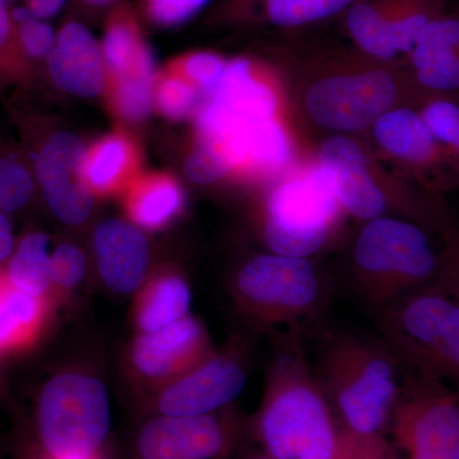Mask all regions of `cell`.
<instances>
[{"label":"cell","mask_w":459,"mask_h":459,"mask_svg":"<svg viewBox=\"0 0 459 459\" xmlns=\"http://www.w3.org/2000/svg\"><path fill=\"white\" fill-rule=\"evenodd\" d=\"M210 0H143L151 21L160 26H175L198 13Z\"/></svg>","instance_id":"d590c367"},{"label":"cell","mask_w":459,"mask_h":459,"mask_svg":"<svg viewBox=\"0 0 459 459\" xmlns=\"http://www.w3.org/2000/svg\"><path fill=\"white\" fill-rule=\"evenodd\" d=\"M40 316V298L27 294L0 277V351L30 336Z\"/></svg>","instance_id":"603a6c76"},{"label":"cell","mask_w":459,"mask_h":459,"mask_svg":"<svg viewBox=\"0 0 459 459\" xmlns=\"http://www.w3.org/2000/svg\"><path fill=\"white\" fill-rule=\"evenodd\" d=\"M338 204L319 170L274 190L268 202L264 240L273 255L307 258L327 240Z\"/></svg>","instance_id":"ba28073f"},{"label":"cell","mask_w":459,"mask_h":459,"mask_svg":"<svg viewBox=\"0 0 459 459\" xmlns=\"http://www.w3.org/2000/svg\"><path fill=\"white\" fill-rule=\"evenodd\" d=\"M96 258L102 280L117 294H132L146 279L150 249L140 229L122 220L100 223Z\"/></svg>","instance_id":"2e32d148"},{"label":"cell","mask_w":459,"mask_h":459,"mask_svg":"<svg viewBox=\"0 0 459 459\" xmlns=\"http://www.w3.org/2000/svg\"><path fill=\"white\" fill-rule=\"evenodd\" d=\"M0 2H3L5 4V3L9 2V0H0Z\"/></svg>","instance_id":"f6af8a7d"},{"label":"cell","mask_w":459,"mask_h":459,"mask_svg":"<svg viewBox=\"0 0 459 459\" xmlns=\"http://www.w3.org/2000/svg\"><path fill=\"white\" fill-rule=\"evenodd\" d=\"M355 263L360 274L358 289L377 309L429 286L439 265L422 230L385 217L370 220L362 230Z\"/></svg>","instance_id":"5b68a950"},{"label":"cell","mask_w":459,"mask_h":459,"mask_svg":"<svg viewBox=\"0 0 459 459\" xmlns=\"http://www.w3.org/2000/svg\"><path fill=\"white\" fill-rule=\"evenodd\" d=\"M192 303V294L186 281L177 276L161 277L148 290L138 313L142 333L172 325L186 318Z\"/></svg>","instance_id":"d6986e66"},{"label":"cell","mask_w":459,"mask_h":459,"mask_svg":"<svg viewBox=\"0 0 459 459\" xmlns=\"http://www.w3.org/2000/svg\"><path fill=\"white\" fill-rule=\"evenodd\" d=\"M111 429L107 388L96 377L60 374L45 385L35 412L39 449L54 458L99 455Z\"/></svg>","instance_id":"277c9868"},{"label":"cell","mask_w":459,"mask_h":459,"mask_svg":"<svg viewBox=\"0 0 459 459\" xmlns=\"http://www.w3.org/2000/svg\"><path fill=\"white\" fill-rule=\"evenodd\" d=\"M225 425L212 415H157L134 440L137 459H214L228 446Z\"/></svg>","instance_id":"7c38bea8"},{"label":"cell","mask_w":459,"mask_h":459,"mask_svg":"<svg viewBox=\"0 0 459 459\" xmlns=\"http://www.w3.org/2000/svg\"><path fill=\"white\" fill-rule=\"evenodd\" d=\"M231 169V165L219 150L202 142H199L198 147L193 151L184 165L186 177L198 184L214 183L225 177Z\"/></svg>","instance_id":"d6a6232c"},{"label":"cell","mask_w":459,"mask_h":459,"mask_svg":"<svg viewBox=\"0 0 459 459\" xmlns=\"http://www.w3.org/2000/svg\"><path fill=\"white\" fill-rule=\"evenodd\" d=\"M13 249V237H12L11 225L5 214L0 212V263L11 255Z\"/></svg>","instance_id":"ab89813d"},{"label":"cell","mask_w":459,"mask_h":459,"mask_svg":"<svg viewBox=\"0 0 459 459\" xmlns=\"http://www.w3.org/2000/svg\"><path fill=\"white\" fill-rule=\"evenodd\" d=\"M385 341L398 360L430 374L459 394V301L435 285L377 309Z\"/></svg>","instance_id":"3957f363"},{"label":"cell","mask_w":459,"mask_h":459,"mask_svg":"<svg viewBox=\"0 0 459 459\" xmlns=\"http://www.w3.org/2000/svg\"><path fill=\"white\" fill-rule=\"evenodd\" d=\"M333 459H398V455L383 434H355L341 428Z\"/></svg>","instance_id":"4dcf8cb0"},{"label":"cell","mask_w":459,"mask_h":459,"mask_svg":"<svg viewBox=\"0 0 459 459\" xmlns=\"http://www.w3.org/2000/svg\"><path fill=\"white\" fill-rule=\"evenodd\" d=\"M250 459H274V458H272V457H270V455H258V457H253Z\"/></svg>","instance_id":"ee69618b"},{"label":"cell","mask_w":459,"mask_h":459,"mask_svg":"<svg viewBox=\"0 0 459 459\" xmlns=\"http://www.w3.org/2000/svg\"><path fill=\"white\" fill-rule=\"evenodd\" d=\"M397 90L382 71L325 78L310 87L307 108L320 126L337 131H358L377 122L394 104Z\"/></svg>","instance_id":"9c48e42d"},{"label":"cell","mask_w":459,"mask_h":459,"mask_svg":"<svg viewBox=\"0 0 459 459\" xmlns=\"http://www.w3.org/2000/svg\"><path fill=\"white\" fill-rule=\"evenodd\" d=\"M435 286L448 292L459 301V249L449 253L446 261L437 265Z\"/></svg>","instance_id":"74e56055"},{"label":"cell","mask_w":459,"mask_h":459,"mask_svg":"<svg viewBox=\"0 0 459 459\" xmlns=\"http://www.w3.org/2000/svg\"><path fill=\"white\" fill-rule=\"evenodd\" d=\"M246 385V373L238 362L211 359L165 389L157 400V411L159 415H211L238 398Z\"/></svg>","instance_id":"4fadbf2b"},{"label":"cell","mask_w":459,"mask_h":459,"mask_svg":"<svg viewBox=\"0 0 459 459\" xmlns=\"http://www.w3.org/2000/svg\"><path fill=\"white\" fill-rule=\"evenodd\" d=\"M204 351V329L186 316L164 328L142 333L133 344L132 358L143 376L159 379L195 364Z\"/></svg>","instance_id":"e0dca14e"},{"label":"cell","mask_w":459,"mask_h":459,"mask_svg":"<svg viewBox=\"0 0 459 459\" xmlns=\"http://www.w3.org/2000/svg\"><path fill=\"white\" fill-rule=\"evenodd\" d=\"M108 71L115 80L135 65L147 49L135 18L126 5L113 12L101 44Z\"/></svg>","instance_id":"44dd1931"},{"label":"cell","mask_w":459,"mask_h":459,"mask_svg":"<svg viewBox=\"0 0 459 459\" xmlns=\"http://www.w3.org/2000/svg\"><path fill=\"white\" fill-rule=\"evenodd\" d=\"M35 459H104V458H102L101 455H100V453H99V455H91V457H87V458H54V457H50V455H44V453L39 452V455Z\"/></svg>","instance_id":"7bdbcfd3"},{"label":"cell","mask_w":459,"mask_h":459,"mask_svg":"<svg viewBox=\"0 0 459 459\" xmlns=\"http://www.w3.org/2000/svg\"><path fill=\"white\" fill-rule=\"evenodd\" d=\"M347 29L362 50L388 60L401 53L397 30L374 3L358 2L347 9Z\"/></svg>","instance_id":"ffe728a7"},{"label":"cell","mask_w":459,"mask_h":459,"mask_svg":"<svg viewBox=\"0 0 459 459\" xmlns=\"http://www.w3.org/2000/svg\"><path fill=\"white\" fill-rule=\"evenodd\" d=\"M84 4L92 5V7H110L117 4L120 0H81Z\"/></svg>","instance_id":"b9f144b4"},{"label":"cell","mask_w":459,"mask_h":459,"mask_svg":"<svg viewBox=\"0 0 459 459\" xmlns=\"http://www.w3.org/2000/svg\"><path fill=\"white\" fill-rule=\"evenodd\" d=\"M48 65L54 83L66 92L93 98L105 89L107 65L101 45L82 23L68 22L62 27Z\"/></svg>","instance_id":"9a60e30c"},{"label":"cell","mask_w":459,"mask_h":459,"mask_svg":"<svg viewBox=\"0 0 459 459\" xmlns=\"http://www.w3.org/2000/svg\"><path fill=\"white\" fill-rule=\"evenodd\" d=\"M374 135L392 155L410 161H427L434 151L435 137L427 123L406 108L383 114L374 126Z\"/></svg>","instance_id":"ac0fdd59"},{"label":"cell","mask_w":459,"mask_h":459,"mask_svg":"<svg viewBox=\"0 0 459 459\" xmlns=\"http://www.w3.org/2000/svg\"><path fill=\"white\" fill-rule=\"evenodd\" d=\"M86 263L84 256L77 247L62 244L50 256V274L53 283L72 289L83 279Z\"/></svg>","instance_id":"836d02e7"},{"label":"cell","mask_w":459,"mask_h":459,"mask_svg":"<svg viewBox=\"0 0 459 459\" xmlns=\"http://www.w3.org/2000/svg\"><path fill=\"white\" fill-rule=\"evenodd\" d=\"M276 108V96L250 75V63L234 60L226 66L212 100L199 110V138L220 151L250 124L274 117Z\"/></svg>","instance_id":"30bf717a"},{"label":"cell","mask_w":459,"mask_h":459,"mask_svg":"<svg viewBox=\"0 0 459 459\" xmlns=\"http://www.w3.org/2000/svg\"><path fill=\"white\" fill-rule=\"evenodd\" d=\"M131 164V151L122 138L111 137L102 141L89 153L87 179L90 186L108 190L119 181Z\"/></svg>","instance_id":"4316f807"},{"label":"cell","mask_w":459,"mask_h":459,"mask_svg":"<svg viewBox=\"0 0 459 459\" xmlns=\"http://www.w3.org/2000/svg\"><path fill=\"white\" fill-rule=\"evenodd\" d=\"M20 40L29 56L44 57L49 56L56 47V35L44 21L33 18L20 25Z\"/></svg>","instance_id":"8d00e7d4"},{"label":"cell","mask_w":459,"mask_h":459,"mask_svg":"<svg viewBox=\"0 0 459 459\" xmlns=\"http://www.w3.org/2000/svg\"><path fill=\"white\" fill-rule=\"evenodd\" d=\"M422 119L435 138L451 143L459 151V108L448 101L429 105Z\"/></svg>","instance_id":"e575fe53"},{"label":"cell","mask_w":459,"mask_h":459,"mask_svg":"<svg viewBox=\"0 0 459 459\" xmlns=\"http://www.w3.org/2000/svg\"><path fill=\"white\" fill-rule=\"evenodd\" d=\"M183 195L172 180L159 178L142 184L131 202L133 219L146 228L164 225L180 210Z\"/></svg>","instance_id":"d4e9b609"},{"label":"cell","mask_w":459,"mask_h":459,"mask_svg":"<svg viewBox=\"0 0 459 459\" xmlns=\"http://www.w3.org/2000/svg\"><path fill=\"white\" fill-rule=\"evenodd\" d=\"M320 171L338 205L352 216L374 220L385 213V195L371 179L360 148L349 138L333 137L325 142L320 150Z\"/></svg>","instance_id":"5bb4252c"},{"label":"cell","mask_w":459,"mask_h":459,"mask_svg":"<svg viewBox=\"0 0 459 459\" xmlns=\"http://www.w3.org/2000/svg\"><path fill=\"white\" fill-rule=\"evenodd\" d=\"M32 180L22 165L11 160H0V210L14 212L30 201Z\"/></svg>","instance_id":"f546056e"},{"label":"cell","mask_w":459,"mask_h":459,"mask_svg":"<svg viewBox=\"0 0 459 459\" xmlns=\"http://www.w3.org/2000/svg\"><path fill=\"white\" fill-rule=\"evenodd\" d=\"M157 107L170 119H186L202 105L201 93L186 78L170 75L159 83L155 91Z\"/></svg>","instance_id":"f1b7e54d"},{"label":"cell","mask_w":459,"mask_h":459,"mask_svg":"<svg viewBox=\"0 0 459 459\" xmlns=\"http://www.w3.org/2000/svg\"><path fill=\"white\" fill-rule=\"evenodd\" d=\"M65 2V0H29L27 8L38 20H48V18L56 16Z\"/></svg>","instance_id":"f35d334b"},{"label":"cell","mask_w":459,"mask_h":459,"mask_svg":"<svg viewBox=\"0 0 459 459\" xmlns=\"http://www.w3.org/2000/svg\"><path fill=\"white\" fill-rule=\"evenodd\" d=\"M221 57L211 53H197L186 57L183 63L184 74L190 82L197 86L204 100H212L219 90L226 71Z\"/></svg>","instance_id":"1f68e13d"},{"label":"cell","mask_w":459,"mask_h":459,"mask_svg":"<svg viewBox=\"0 0 459 459\" xmlns=\"http://www.w3.org/2000/svg\"><path fill=\"white\" fill-rule=\"evenodd\" d=\"M153 99V60L147 48L135 65L117 78L115 104L126 119L141 122L150 114Z\"/></svg>","instance_id":"cb8c5ba5"},{"label":"cell","mask_w":459,"mask_h":459,"mask_svg":"<svg viewBox=\"0 0 459 459\" xmlns=\"http://www.w3.org/2000/svg\"><path fill=\"white\" fill-rule=\"evenodd\" d=\"M314 371L340 428L355 434H383L402 385L401 361L385 341L333 338Z\"/></svg>","instance_id":"7a4b0ae2"},{"label":"cell","mask_w":459,"mask_h":459,"mask_svg":"<svg viewBox=\"0 0 459 459\" xmlns=\"http://www.w3.org/2000/svg\"><path fill=\"white\" fill-rule=\"evenodd\" d=\"M295 337L286 334L272 365L259 439L274 459H333L340 424Z\"/></svg>","instance_id":"6da1fadb"},{"label":"cell","mask_w":459,"mask_h":459,"mask_svg":"<svg viewBox=\"0 0 459 459\" xmlns=\"http://www.w3.org/2000/svg\"><path fill=\"white\" fill-rule=\"evenodd\" d=\"M458 53V50L411 51L413 65L418 69L420 83L439 91L459 89Z\"/></svg>","instance_id":"83f0119b"},{"label":"cell","mask_w":459,"mask_h":459,"mask_svg":"<svg viewBox=\"0 0 459 459\" xmlns=\"http://www.w3.org/2000/svg\"><path fill=\"white\" fill-rule=\"evenodd\" d=\"M8 280L27 294L41 298L53 285L48 237L41 232L27 235L9 262Z\"/></svg>","instance_id":"7402d4cb"},{"label":"cell","mask_w":459,"mask_h":459,"mask_svg":"<svg viewBox=\"0 0 459 459\" xmlns=\"http://www.w3.org/2000/svg\"><path fill=\"white\" fill-rule=\"evenodd\" d=\"M89 152L71 133H56L42 147L38 179L51 212L68 225H80L92 210V193L87 179Z\"/></svg>","instance_id":"8fae6325"},{"label":"cell","mask_w":459,"mask_h":459,"mask_svg":"<svg viewBox=\"0 0 459 459\" xmlns=\"http://www.w3.org/2000/svg\"><path fill=\"white\" fill-rule=\"evenodd\" d=\"M458 459H459V455H458Z\"/></svg>","instance_id":"bcb514c9"},{"label":"cell","mask_w":459,"mask_h":459,"mask_svg":"<svg viewBox=\"0 0 459 459\" xmlns=\"http://www.w3.org/2000/svg\"><path fill=\"white\" fill-rule=\"evenodd\" d=\"M238 294L263 322L290 331L316 312L323 289L307 258L261 255L238 272Z\"/></svg>","instance_id":"52a82bcc"},{"label":"cell","mask_w":459,"mask_h":459,"mask_svg":"<svg viewBox=\"0 0 459 459\" xmlns=\"http://www.w3.org/2000/svg\"><path fill=\"white\" fill-rule=\"evenodd\" d=\"M404 367L409 369L389 421L402 459H458V392L430 374Z\"/></svg>","instance_id":"8992f818"},{"label":"cell","mask_w":459,"mask_h":459,"mask_svg":"<svg viewBox=\"0 0 459 459\" xmlns=\"http://www.w3.org/2000/svg\"><path fill=\"white\" fill-rule=\"evenodd\" d=\"M356 0H262L264 16L273 25L296 27L334 16Z\"/></svg>","instance_id":"484cf974"},{"label":"cell","mask_w":459,"mask_h":459,"mask_svg":"<svg viewBox=\"0 0 459 459\" xmlns=\"http://www.w3.org/2000/svg\"><path fill=\"white\" fill-rule=\"evenodd\" d=\"M9 33H11V18L4 3L0 2V48L7 42Z\"/></svg>","instance_id":"60d3db41"}]
</instances>
